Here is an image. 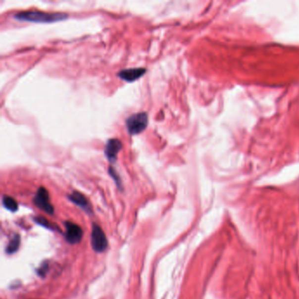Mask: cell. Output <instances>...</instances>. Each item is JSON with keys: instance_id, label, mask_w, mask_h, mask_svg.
<instances>
[{"instance_id": "6da1fadb", "label": "cell", "mask_w": 299, "mask_h": 299, "mask_svg": "<svg viewBox=\"0 0 299 299\" xmlns=\"http://www.w3.org/2000/svg\"><path fill=\"white\" fill-rule=\"evenodd\" d=\"M13 18L20 22H30V23L51 24L60 22L69 18L67 13L62 12H42V11H23L16 13Z\"/></svg>"}, {"instance_id": "7a4b0ae2", "label": "cell", "mask_w": 299, "mask_h": 299, "mask_svg": "<svg viewBox=\"0 0 299 299\" xmlns=\"http://www.w3.org/2000/svg\"><path fill=\"white\" fill-rule=\"evenodd\" d=\"M149 125V115L147 112H138L131 115L126 120L127 132L131 135H138L146 130Z\"/></svg>"}, {"instance_id": "3957f363", "label": "cell", "mask_w": 299, "mask_h": 299, "mask_svg": "<svg viewBox=\"0 0 299 299\" xmlns=\"http://www.w3.org/2000/svg\"><path fill=\"white\" fill-rule=\"evenodd\" d=\"M92 247L97 253H103L108 247V241L104 231L97 224L92 225Z\"/></svg>"}, {"instance_id": "277c9868", "label": "cell", "mask_w": 299, "mask_h": 299, "mask_svg": "<svg viewBox=\"0 0 299 299\" xmlns=\"http://www.w3.org/2000/svg\"><path fill=\"white\" fill-rule=\"evenodd\" d=\"M34 203L37 207L49 214L54 213V207L50 203V194L44 187H40L34 198Z\"/></svg>"}, {"instance_id": "5b68a950", "label": "cell", "mask_w": 299, "mask_h": 299, "mask_svg": "<svg viewBox=\"0 0 299 299\" xmlns=\"http://www.w3.org/2000/svg\"><path fill=\"white\" fill-rule=\"evenodd\" d=\"M122 142L119 139L108 140L104 147V155L107 158L108 161L114 163L118 158L119 151L122 150Z\"/></svg>"}, {"instance_id": "8992f818", "label": "cell", "mask_w": 299, "mask_h": 299, "mask_svg": "<svg viewBox=\"0 0 299 299\" xmlns=\"http://www.w3.org/2000/svg\"><path fill=\"white\" fill-rule=\"evenodd\" d=\"M65 238L69 244H77L83 238V230L75 223L67 221L65 223Z\"/></svg>"}, {"instance_id": "52a82bcc", "label": "cell", "mask_w": 299, "mask_h": 299, "mask_svg": "<svg viewBox=\"0 0 299 299\" xmlns=\"http://www.w3.org/2000/svg\"><path fill=\"white\" fill-rule=\"evenodd\" d=\"M147 73L145 68H134V69H123L118 73V77L127 83H133L138 80Z\"/></svg>"}, {"instance_id": "ba28073f", "label": "cell", "mask_w": 299, "mask_h": 299, "mask_svg": "<svg viewBox=\"0 0 299 299\" xmlns=\"http://www.w3.org/2000/svg\"><path fill=\"white\" fill-rule=\"evenodd\" d=\"M69 199L77 206H79L83 210H85L86 212H88V213L92 212V204L89 202L87 198L85 195H83L80 192H72L70 195H69Z\"/></svg>"}, {"instance_id": "9c48e42d", "label": "cell", "mask_w": 299, "mask_h": 299, "mask_svg": "<svg viewBox=\"0 0 299 299\" xmlns=\"http://www.w3.org/2000/svg\"><path fill=\"white\" fill-rule=\"evenodd\" d=\"M2 203L4 207L7 209L8 211H16L19 207L17 201L10 196H4L2 199Z\"/></svg>"}, {"instance_id": "30bf717a", "label": "cell", "mask_w": 299, "mask_h": 299, "mask_svg": "<svg viewBox=\"0 0 299 299\" xmlns=\"http://www.w3.org/2000/svg\"><path fill=\"white\" fill-rule=\"evenodd\" d=\"M19 244H20V238H19V235L13 236V238L10 241L7 248H6V253L9 254L15 253L16 251L19 249Z\"/></svg>"}, {"instance_id": "8fae6325", "label": "cell", "mask_w": 299, "mask_h": 299, "mask_svg": "<svg viewBox=\"0 0 299 299\" xmlns=\"http://www.w3.org/2000/svg\"><path fill=\"white\" fill-rule=\"evenodd\" d=\"M108 172H109V175L111 176V178H112V179H113V181L115 182V184L116 185H117V187H118L119 190H122V181H121V178H120V177H119V174H118V172L116 171L115 169H114L113 167H111V166H110V168H109V170H108Z\"/></svg>"}, {"instance_id": "7c38bea8", "label": "cell", "mask_w": 299, "mask_h": 299, "mask_svg": "<svg viewBox=\"0 0 299 299\" xmlns=\"http://www.w3.org/2000/svg\"><path fill=\"white\" fill-rule=\"evenodd\" d=\"M35 222L39 224L40 226H44V227L50 228V229H53V226H51L50 223L45 218H43V217H37V218H35Z\"/></svg>"}]
</instances>
